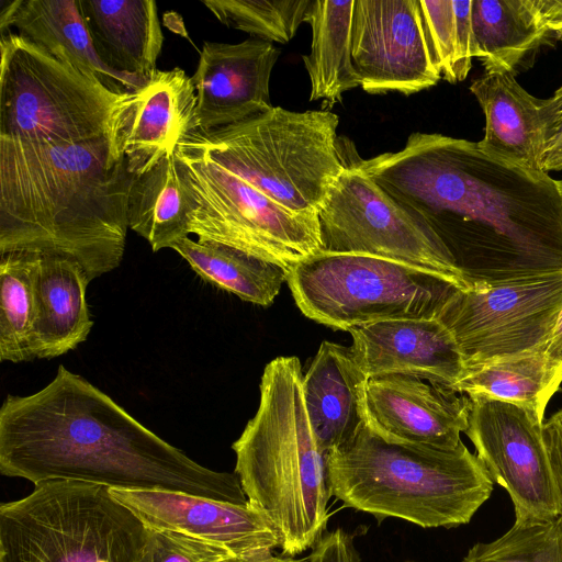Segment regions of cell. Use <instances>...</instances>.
I'll return each mask as SVG.
<instances>
[{
	"mask_svg": "<svg viewBox=\"0 0 562 562\" xmlns=\"http://www.w3.org/2000/svg\"><path fill=\"white\" fill-rule=\"evenodd\" d=\"M353 160L438 238L469 289L562 271V191L547 172L437 133Z\"/></svg>",
	"mask_w": 562,
	"mask_h": 562,
	"instance_id": "1",
	"label": "cell"
},
{
	"mask_svg": "<svg viewBox=\"0 0 562 562\" xmlns=\"http://www.w3.org/2000/svg\"><path fill=\"white\" fill-rule=\"evenodd\" d=\"M0 473L35 486L65 480L248 503L235 472L195 462L63 364L42 390L4 398Z\"/></svg>",
	"mask_w": 562,
	"mask_h": 562,
	"instance_id": "2",
	"label": "cell"
},
{
	"mask_svg": "<svg viewBox=\"0 0 562 562\" xmlns=\"http://www.w3.org/2000/svg\"><path fill=\"white\" fill-rule=\"evenodd\" d=\"M127 134L0 137V254L66 257L91 281L116 269L125 250L133 179Z\"/></svg>",
	"mask_w": 562,
	"mask_h": 562,
	"instance_id": "3",
	"label": "cell"
},
{
	"mask_svg": "<svg viewBox=\"0 0 562 562\" xmlns=\"http://www.w3.org/2000/svg\"><path fill=\"white\" fill-rule=\"evenodd\" d=\"M299 358L271 360L260 401L232 449L235 473L251 503L270 522L282 555L294 557L326 533L331 496L326 454L311 426Z\"/></svg>",
	"mask_w": 562,
	"mask_h": 562,
	"instance_id": "4",
	"label": "cell"
},
{
	"mask_svg": "<svg viewBox=\"0 0 562 562\" xmlns=\"http://www.w3.org/2000/svg\"><path fill=\"white\" fill-rule=\"evenodd\" d=\"M331 496L378 519L400 518L423 528L468 524L494 482L461 441L452 450L389 441L367 425L326 454Z\"/></svg>",
	"mask_w": 562,
	"mask_h": 562,
	"instance_id": "5",
	"label": "cell"
},
{
	"mask_svg": "<svg viewBox=\"0 0 562 562\" xmlns=\"http://www.w3.org/2000/svg\"><path fill=\"white\" fill-rule=\"evenodd\" d=\"M329 111L280 106L188 137L217 164L282 207L318 214L346 164Z\"/></svg>",
	"mask_w": 562,
	"mask_h": 562,
	"instance_id": "6",
	"label": "cell"
},
{
	"mask_svg": "<svg viewBox=\"0 0 562 562\" xmlns=\"http://www.w3.org/2000/svg\"><path fill=\"white\" fill-rule=\"evenodd\" d=\"M154 547L108 486L48 481L0 505V562H154Z\"/></svg>",
	"mask_w": 562,
	"mask_h": 562,
	"instance_id": "7",
	"label": "cell"
},
{
	"mask_svg": "<svg viewBox=\"0 0 562 562\" xmlns=\"http://www.w3.org/2000/svg\"><path fill=\"white\" fill-rule=\"evenodd\" d=\"M301 312L319 324L349 330L400 318H438L469 286L439 272L363 254L318 251L286 280Z\"/></svg>",
	"mask_w": 562,
	"mask_h": 562,
	"instance_id": "8",
	"label": "cell"
},
{
	"mask_svg": "<svg viewBox=\"0 0 562 562\" xmlns=\"http://www.w3.org/2000/svg\"><path fill=\"white\" fill-rule=\"evenodd\" d=\"M176 157L198 201L189 232L291 271L322 250L318 214L289 211L212 159L184 134Z\"/></svg>",
	"mask_w": 562,
	"mask_h": 562,
	"instance_id": "9",
	"label": "cell"
},
{
	"mask_svg": "<svg viewBox=\"0 0 562 562\" xmlns=\"http://www.w3.org/2000/svg\"><path fill=\"white\" fill-rule=\"evenodd\" d=\"M562 310V271L461 290L438 318L468 369L546 350Z\"/></svg>",
	"mask_w": 562,
	"mask_h": 562,
	"instance_id": "10",
	"label": "cell"
},
{
	"mask_svg": "<svg viewBox=\"0 0 562 562\" xmlns=\"http://www.w3.org/2000/svg\"><path fill=\"white\" fill-rule=\"evenodd\" d=\"M345 151L346 167L318 211L321 251L383 257L465 283L438 238L416 223Z\"/></svg>",
	"mask_w": 562,
	"mask_h": 562,
	"instance_id": "11",
	"label": "cell"
},
{
	"mask_svg": "<svg viewBox=\"0 0 562 562\" xmlns=\"http://www.w3.org/2000/svg\"><path fill=\"white\" fill-rule=\"evenodd\" d=\"M465 435L494 483L508 493L515 520L560 515L542 424L527 408L484 395L469 396Z\"/></svg>",
	"mask_w": 562,
	"mask_h": 562,
	"instance_id": "12",
	"label": "cell"
},
{
	"mask_svg": "<svg viewBox=\"0 0 562 562\" xmlns=\"http://www.w3.org/2000/svg\"><path fill=\"white\" fill-rule=\"evenodd\" d=\"M351 60L360 87L373 94L408 95L441 78L429 56L417 0H355Z\"/></svg>",
	"mask_w": 562,
	"mask_h": 562,
	"instance_id": "13",
	"label": "cell"
},
{
	"mask_svg": "<svg viewBox=\"0 0 562 562\" xmlns=\"http://www.w3.org/2000/svg\"><path fill=\"white\" fill-rule=\"evenodd\" d=\"M151 529L206 541L238 562H258L279 548L270 522L251 504H234L161 490L110 488Z\"/></svg>",
	"mask_w": 562,
	"mask_h": 562,
	"instance_id": "14",
	"label": "cell"
},
{
	"mask_svg": "<svg viewBox=\"0 0 562 562\" xmlns=\"http://www.w3.org/2000/svg\"><path fill=\"white\" fill-rule=\"evenodd\" d=\"M470 405L469 396L414 376H374L367 384V426L389 441L456 449Z\"/></svg>",
	"mask_w": 562,
	"mask_h": 562,
	"instance_id": "15",
	"label": "cell"
},
{
	"mask_svg": "<svg viewBox=\"0 0 562 562\" xmlns=\"http://www.w3.org/2000/svg\"><path fill=\"white\" fill-rule=\"evenodd\" d=\"M348 331L369 379L400 374L452 390L467 372L457 340L439 318L390 319Z\"/></svg>",
	"mask_w": 562,
	"mask_h": 562,
	"instance_id": "16",
	"label": "cell"
},
{
	"mask_svg": "<svg viewBox=\"0 0 562 562\" xmlns=\"http://www.w3.org/2000/svg\"><path fill=\"white\" fill-rule=\"evenodd\" d=\"M279 55V48L259 38L204 42L191 77L198 97L196 128L222 127L272 108L269 83Z\"/></svg>",
	"mask_w": 562,
	"mask_h": 562,
	"instance_id": "17",
	"label": "cell"
},
{
	"mask_svg": "<svg viewBox=\"0 0 562 562\" xmlns=\"http://www.w3.org/2000/svg\"><path fill=\"white\" fill-rule=\"evenodd\" d=\"M12 27L57 60L115 93L134 92L145 86L115 72L100 59L85 22L80 0L2 1L0 33Z\"/></svg>",
	"mask_w": 562,
	"mask_h": 562,
	"instance_id": "18",
	"label": "cell"
},
{
	"mask_svg": "<svg viewBox=\"0 0 562 562\" xmlns=\"http://www.w3.org/2000/svg\"><path fill=\"white\" fill-rule=\"evenodd\" d=\"M368 380L350 348L321 344L302 385L308 419L325 454L349 442L367 425Z\"/></svg>",
	"mask_w": 562,
	"mask_h": 562,
	"instance_id": "19",
	"label": "cell"
},
{
	"mask_svg": "<svg viewBox=\"0 0 562 562\" xmlns=\"http://www.w3.org/2000/svg\"><path fill=\"white\" fill-rule=\"evenodd\" d=\"M100 59L117 74L146 85L158 70L164 35L153 0H80Z\"/></svg>",
	"mask_w": 562,
	"mask_h": 562,
	"instance_id": "20",
	"label": "cell"
},
{
	"mask_svg": "<svg viewBox=\"0 0 562 562\" xmlns=\"http://www.w3.org/2000/svg\"><path fill=\"white\" fill-rule=\"evenodd\" d=\"M470 91L485 114V134L477 142L480 147L516 166L543 171L542 99L528 93L507 72H484L471 83Z\"/></svg>",
	"mask_w": 562,
	"mask_h": 562,
	"instance_id": "21",
	"label": "cell"
},
{
	"mask_svg": "<svg viewBox=\"0 0 562 562\" xmlns=\"http://www.w3.org/2000/svg\"><path fill=\"white\" fill-rule=\"evenodd\" d=\"M196 90L180 67L157 70L140 89L125 154L132 176L144 173L196 128Z\"/></svg>",
	"mask_w": 562,
	"mask_h": 562,
	"instance_id": "22",
	"label": "cell"
},
{
	"mask_svg": "<svg viewBox=\"0 0 562 562\" xmlns=\"http://www.w3.org/2000/svg\"><path fill=\"white\" fill-rule=\"evenodd\" d=\"M90 282L77 261L40 254L36 273V359L59 357L87 340L93 326L87 302Z\"/></svg>",
	"mask_w": 562,
	"mask_h": 562,
	"instance_id": "23",
	"label": "cell"
},
{
	"mask_svg": "<svg viewBox=\"0 0 562 562\" xmlns=\"http://www.w3.org/2000/svg\"><path fill=\"white\" fill-rule=\"evenodd\" d=\"M198 201L176 149L144 173L133 176L128 194V228L153 251L189 237Z\"/></svg>",
	"mask_w": 562,
	"mask_h": 562,
	"instance_id": "24",
	"label": "cell"
},
{
	"mask_svg": "<svg viewBox=\"0 0 562 562\" xmlns=\"http://www.w3.org/2000/svg\"><path fill=\"white\" fill-rule=\"evenodd\" d=\"M471 19L485 72L517 75L553 33L535 0H472Z\"/></svg>",
	"mask_w": 562,
	"mask_h": 562,
	"instance_id": "25",
	"label": "cell"
},
{
	"mask_svg": "<svg viewBox=\"0 0 562 562\" xmlns=\"http://www.w3.org/2000/svg\"><path fill=\"white\" fill-rule=\"evenodd\" d=\"M355 0H313L310 54L302 57L311 82L310 101L331 108L345 92L360 87L351 60Z\"/></svg>",
	"mask_w": 562,
	"mask_h": 562,
	"instance_id": "26",
	"label": "cell"
},
{
	"mask_svg": "<svg viewBox=\"0 0 562 562\" xmlns=\"http://www.w3.org/2000/svg\"><path fill=\"white\" fill-rule=\"evenodd\" d=\"M561 384L562 361L541 350L468 369L452 391L520 405L543 423L547 405Z\"/></svg>",
	"mask_w": 562,
	"mask_h": 562,
	"instance_id": "27",
	"label": "cell"
},
{
	"mask_svg": "<svg viewBox=\"0 0 562 562\" xmlns=\"http://www.w3.org/2000/svg\"><path fill=\"white\" fill-rule=\"evenodd\" d=\"M205 282L252 304L268 306L290 271L239 249L182 238L171 246Z\"/></svg>",
	"mask_w": 562,
	"mask_h": 562,
	"instance_id": "28",
	"label": "cell"
},
{
	"mask_svg": "<svg viewBox=\"0 0 562 562\" xmlns=\"http://www.w3.org/2000/svg\"><path fill=\"white\" fill-rule=\"evenodd\" d=\"M40 252L0 254V360L13 363L35 357L36 273Z\"/></svg>",
	"mask_w": 562,
	"mask_h": 562,
	"instance_id": "29",
	"label": "cell"
},
{
	"mask_svg": "<svg viewBox=\"0 0 562 562\" xmlns=\"http://www.w3.org/2000/svg\"><path fill=\"white\" fill-rule=\"evenodd\" d=\"M431 63L450 83L463 81L476 57L472 0H417Z\"/></svg>",
	"mask_w": 562,
	"mask_h": 562,
	"instance_id": "30",
	"label": "cell"
},
{
	"mask_svg": "<svg viewBox=\"0 0 562 562\" xmlns=\"http://www.w3.org/2000/svg\"><path fill=\"white\" fill-rule=\"evenodd\" d=\"M313 0H203L213 15L229 29L266 42L285 44L307 23Z\"/></svg>",
	"mask_w": 562,
	"mask_h": 562,
	"instance_id": "31",
	"label": "cell"
},
{
	"mask_svg": "<svg viewBox=\"0 0 562 562\" xmlns=\"http://www.w3.org/2000/svg\"><path fill=\"white\" fill-rule=\"evenodd\" d=\"M462 562H562V516L515 520L499 538L471 547Z\"/></svg>",
	"mask_w": 562,
	"mask_h": 562,
	"instance_id": "32",
	"label": "cell"
},
{
	"mask_svg": "<svg viewBox=\"0 0 562 562\" xmlns=\"http://www.w3.org/2000/svg\"><path fill=\"white\" fill-rule=\"evenodd\" d=\"M154 562H238L226 550L182 533L151 529Z\"/></svg>",
	"mask_w": 562,
	"mask_h": 562,
	"instance_id": "33",
	"label": "cell"
},
{
	"mask_svg": "<svg viewBox=\"0 0 562 562\" xmlns=\"http://www.w3.org/2000/svg\"><path fill=\"white\" fill-rule=\"evenodd\" d=\"M544 127L542 170H562V86L549 99H542L540 108Z\"/></svg>",
	"mask_w": 562,
	"mask_h": 562,
	"instance_id": "34",
	"label": "cell"
},
{
	"mask_svg": "<svg viewBox=\"0 0 562 562\" xmlns=\"http://www.w3.org/2000/svg\"><path fill=\"white\" fill-rule=\"evenodd\" d=\"M306 562H361L351 533L337 528L325 533L314 546Z\"/></svg>",
	"mask_w": 562,
	"mask_h": 562,
	"instance_id": "35",
	"label": "cell"
},
{
	"mask_svg": "<svg viewBox=\"0 0 562 562\" xmlns=\"http://www.w3.org/2000/svg\"><path fill=\"white\" fill-rule=\"evenodd\" d=\"M542 435L559 494L560 515L562 516V408L543 422Z\"/></svg>",
	"mask_w": 562,
	"mask_h": 562,
	"instance_id": "36",
	"label": "cell"
},
{
	"mask_svg": "<svg viewBox=\"0 0 562 562\" xmlns=\"http://www.w3.org/2000/svg\"><path fill=\"white\" fill-rule=\"evenodd\" d=\"M546 353L559 361H562V310L557 318Z\"/></svg>",
	"mask_w": 562,
	"mask_h": 562,
	"instance_id": "37",
	"label": "cell"
},
{
	"mask_svg": "<svg viewBox=\"0 0 562 562\" xmlns=\"http://www.w3.org/2000/svg\"><path fill=\"white\" fill-rule=\"evenodd\" d=\"M258 562H306V560L294 559V557H288V555H280V557L271 555V557L260 560Z\"/></svg>",
	"mask_w": 562,
	"mask_h": 562,
	"instance_id": "38",
	"label": "cell"
},
{
	"mask_svg": "<svg viewBox=\"0 0 562 562\" xmlns=\"http://www.w3.org/2000/svg\"><path fill=\"white\" fill-rule=\"evenodd\" d=\"M550 30L562 40V22L551 26Z\"/></svg>",
	"mask_w": 562,
	"mask_h": 562,
	"instance_id": "39",
	"label": "cell"
},
{
	"mask_svg": "<svg viewBox=\"0 0 562 562\" xmlns=\"http://www.w3.org/2000/svg\"><path fill=\"white\" fill-rule=\"evenodd\" d=\"M558 182H559V187H560V189H561V191H562V179H561V180H558Z\"/></svg>",
	"mask_w": 562,
	"mask_h": 562,
	"instance_id": "40",
	"label": "cell"
},
{
	"mask_svg": "<svg viewBox=\"0 0 562 562\" xmlns=\"http://www.w3.org/2000/svg\"><path fill=\"white\" fill-rule=\"evenodd\" d=\"M407 562H413V561H407Z\"/></svg>",
	"mask_w": 562,
	"mask_h": 562,
	"instance_id": "41",
	"label": "cell"
}]
</instances>
